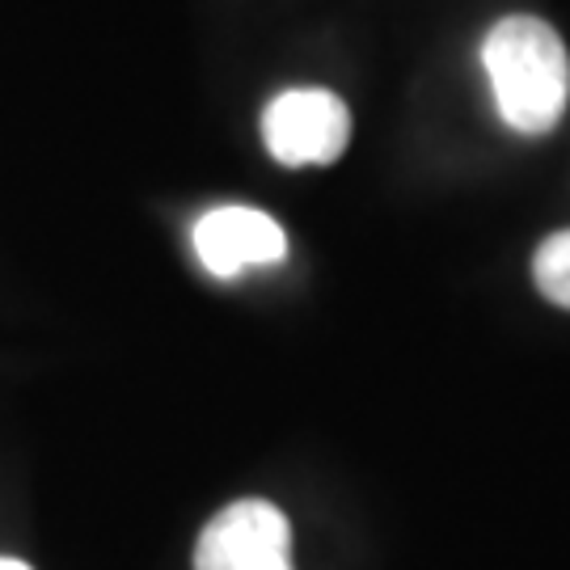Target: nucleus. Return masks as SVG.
<instances>
[{
    "label": "nucleus",
    "mask_w": 570,
    "mask_h": 570,
    "mask_svg": "<svg viewBox=\"0 0 570 570\" xmlns=\"http://www.w3.org/2000/svg\"><path fill=\"white\" fill-rule=\"evenodd\" d=\"M532 279L550 305L570 308V228L541 242V249L532 254Z\"/></svg>",
    "instance_id": "39448f33"
},
{
    "label": "nucleus",
    "mask_w": 570,
    "mask_h": 570,
    "mask_svg": "<svg viewBox=\"0 0 570 570\" xmlns=\"http://www.w3.org/2000/svg\"><path fill=\"white\" fill-rule=\"evenodd\" d=\"M195 254L216 279H237L254 266H275L287 237L275 216L258 207H212L195 225Z\"/></svg>",
    "instance_id": "20e7f679"
},
{
    "label": "nucleus",
    "mask_w": 570,
    "mask_h": 570,
    "mask_svg": "<svg viewBox=\"0 0 570 570\" xmlns=\"http://www.w3.org/2000/svg\"><path fill=\"white\" fill-rule=\"evenodd\" d=\"M263 140L279 165H330L346 153L351 110L330 89H287L266 106Z\"/></svg>",
    "instance_id": "f03ea898"
},
{
    "label": "nucleus",
    "mask_w": 570,
    "mask_h": 570,
    "mask_svg": "<svg viewBox=\"0 0 570 570\" xmlns=\"http://www.w3.org/2000/svg\"><path fill=\"white\" fill-rule=\"evenodd\" d=\"M195 570H296L287 515L263 499L228 503L199 532Z\"/></svg>",
    "instance_id": "7ed1b4c3"
},
{
    "label": "nucleus",
    "mask_w": 570,
    "mask_h": 570,
    "mask_svg": "<svg viewBox=\"0 0 570 570\" xmlns=\"http://www.w3.org/2000/svg\"><path fill=\"white\" fill-rule=\"evenodd\" d=\"M482 68L494 89V106L511 131L546 136L567 115L570 56L550 21L524 13L494 21L482 42Z\"/></svg>",
    "instance_id": "f257e3e1"
},
{
    "label": "nucleus",
    "mask_w": 570,
    "mask_h": 570,
    "mask_svg": "<svg viewBox=\"0 0 570 570\" xmlns=\"http://www.w3.org/2000/svg\"><path fill=\"white\" fill-rule=\"evenodd\" d=\"M0 570H30V567L18 562V558H0Z\"/></svg>",
    "instance_id": "423d86ee"
}]
</instances>
